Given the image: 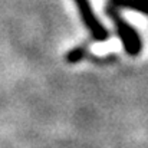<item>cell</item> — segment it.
<instances>
[{"instance_id": "cell-3", "label": "cell", "mask_w": 148, "mask_h": 148, "mask_svg": "<svg viewBox=\"0 0 148 148\" xmlns=\"http://www.w3.org/2000/svg\"><path fill=\"white\" fill-rule=\"evenodd\" d=\"M109 4L118 10L130 9L141 14L147 13V0H109Z\"/></svg>"}, {"instance_id": "cell-2", "label": "cell", "mask_w": 148, "mask_h": 148, "mask_svg": "<svg viewBox=\"0 0 148 148\" xmlns=\"http://www.w3.org/2000/svg\"><path fill=\"white\" fill-rule=\"evenodd\" d=\"M73 1H75V4L79 10V14L82 17V22L86 26V29L89 30L91 36L98 42L106 40L109 38V32L95 16L94 9L91 6V1L89 0H73Z\"/></svg>"}, {"instance_id": "cell-4", "label": "cell", "mask_w": 148, "mask_h": 148, "mask_svg": "<svg viewBox=\"0 0 148 148\" xmlns=\"http://www.w3.org/2000/svg\"><path fill=\"white\" fill-rule=\"evenodd\" d=\"M85 56H86V49H85L84 46H78V48L69 50V52L66 53V60H68L69 63H76V62L85 59Z\"/></svg>"}, {"instance_id": "cell-1", "label": "cell", "mask_w": 148, "mask_h": 148, "mask_svg": "<svg viewBox=\"0 0 148 148\" xmlns=\"http://www.w3.org/2000/svg\"><path fill=\"white\" fill-rule=\"evenodd\" d=\"M106 14L115 23L116 33H118L119 40H121V43L124 46V50L130 56L140 55V52L143 49V42H141V38H140L138 32L127 20H124L121 17V14H119V10L115 9V7H112L111 4H108V7H106Z\"/></svg>"}]
</instances>
